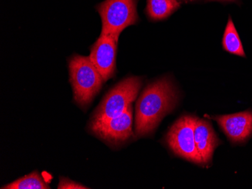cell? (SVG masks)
Listing matches in <instances>:
<instances>
[{
  "instance_id": "obj_1",
  "label": "cell",
  "mask_w": 252,
  "mask_h": 189,
  "mask_svg": "<svg viewBox=\"0 0 252 189\" xmlns=\"http://www.w3.org/2000/svg\"><path fill=\"white\" fill-rule=\"evenodd\" d=\"M178 94L168 77L148 84L137 100L135 108L136 136L152 135L162 118L175 108Z\"/></svg>"
},
{
  "instance_id": "obj_2",
  "label": "cell",
  "mask_w": 252,
  "mask_h": 189,
  "mask_svg": "<svg viewBox=\"0 0 252 189\" xmlns=\"http://www.w3.org/2000/svg\"><path fill=\"white\" fill-rule=\"evenodd\" d=\"M69 73L75 102L86 109L101 90L104 79L90 57L79 54L69 60Z\"/></svg>"
},
{
  "instance_id": "obj_3",
  "label": "cell",
  "mask_w": 252,
  "mask_h": 189,
  "mask_svg": "<svg viewBox=\"0 0 252 189\" xmlns=\"http://www.w3.org/2000/svg\"><path fill=\"white\" fill-rule=\"evenodd\" d=\"M142 83L141 78L131 76L116 84L104 96L92 120L105 121L123 114L135 101Z\"/></svg>"
},
{
  "instance_id": "obj_4",
  "label": "cell",
  "mask_w": 252,
  "mask_h": 189,
  "mask_svg": "<svg viewBox=\"0 0 252 189\" xmlns=\"http://www.w3.org/2000/svg\"><path fill=\"white\" fill-rule=\"evenodd\" d=\"M101 18L102 34L119 39L126 27L138 21L137 0H105L97 6Z\"/></svg>"
},
{
  "instance_id": "obj_5",
  "label": "cell",
  "mask_w": 252,
  "mask_h": 189,
  "mask_svg": "<svg viewBox=\"0 0 252 189\" xmlns=\"http://www.w3.org/2000/svg\"><path fill=\"white\" fill-rule=\"evenodd\" d=\"M195 117L185 115L172 125L167 134L166 142L174 153L196 164H204L194 136Z\"/></svg>"
},
{
  "instance_id": "obj_6",
  "label": "cell",
  "mask_w": 252,
  "mask_h": 189,
  "mask_svg": "<svg viewBox=\"0 0 252 189\" xmlns=\"http://www.w3.org/2000/svg\"><path fill=\"white\" fill-rule=\"evenodd\" d=\"M132 104L121 115L105 121L91 120L90 132L110 146H118L133 136Z\"/></svg>"
},
{
  "instance_id": "obj_7",
  "label": "cell",
  "mask_w": 252,
  "mask_h": 189,
  "mask_svg": "<svg viewBox=\"0 0 252 189\" xmlns=\"http://www.w3.org/2000/svg\"><path fill=\"white\" fill-rule=\"evenodd\" d=\"M119 39L108 34L99 36L91 49L89 55L104 81H108L115 76L116 58Z\"/></svg>"
},
{
  "instance_id": "obj_8",
  "label": "cell",
  "mask_w": 252,
  "mask_h": 189,
  "mask_svg": "<svg viewBox=\"0 0 252 189\" xmlns=\"http://www.w3.org/2000/svg\"><path fill=\"white\" fill-rule=\"evenodd\" d=\"M233 145H243L252 136V110L211 117Z\"/></svg>"
},
{
  "instance_id": "obj_9",
  "label": "cell",
  "mask_w": 252,
  "mask_h": 189,
  "mask_svg": "<svg viewBox=\"0 0 252 189\" xmlns=\"http://www.w3.org/2000/svg\"><path fill=\"white\" fill-rule=\"evenodd\" d=\"M194 136L198 152L204 164L212 163L214 152L221 144L210 122L195 117Z\"/></svg>"
},
{
  "instance_id": "obj_10",
  "label": "cell",
  "mask_w": 252,
  "mask_h": 189,
  "mask_svg": "<svg viewBox=\"0 0 252 189\" xmlns=\"http://www.w3.org/2000/svg\"><path fill=\"white\" fill-rule=\"evenodd\" d=\"M181 6L178 0H147V14L153 21L169 17Z\"/></svg>"
},
{
  "instance_id": "obj_11",
  "label": "cell",
  "mask_w": 252,
  "mask_h": 189,
  "mask_svg": "<svg viewBox=\"0 0 252 189\" xmlns=\"http://www.w3.org/2000/svg\"><path fill=\"white\" fill-rule=\"evenodd\" d=\"M222 46L224 51L228 53L239 56V57H246L243 43L231 17H229L226 28H225L223 39H222Z\"/></svg>"
},
{
  "instance_id": "obj_12",
  "label": "cell",
  "mask_w": 252,
  "mask_h": 189,
  "mask_svg": "<svg viewBox=\"0 0 252 189\" xmlns=\"http://www.w3.org/2000/svg\"><path fill=\"white\" fill-rule=\"evenodd\" d=\"M5 189H49V185L37 171H33L24 177H21L13 183L2 186Z\"/></svg>"
},
{
  "instance_id": "obj_13",
  "label": "cell",
  "mask_w": 252,
  "mask_h": 189,
  "mask_svg": "<svg viewBox=\"0 0 252 189\" xmlns=\"http://www.w3.org/2000/svg\"><path fill=\"white\" fill-rule=\"evenodd\" d=\"M58 189H86L89 188L83 186L80 183H76L73 180H69L67 178L61 177Z\"/></svg>"
},
{
  "instance_id": "obj_14",
  "label": "cell",
  "mask_w": 252,
  "mask_h": 189,
  "mask_svg": "<svg viewBox=\"0 0 252 189\" xmlns=\"http://www.w3.org/2000/svg\"><path fill=\"white\" fill-rule=\"evenodd\" d=\"M218 1H222V2H235L236 0H218Z\"/></svg>"
},
{
  "instance_id": "obj_15",
  "label": "cell",
  "mask_w": 252,
  "mask_h": 189,
  "mask_svg": "<svg viewBox=\"0 0 252 189\" xmlns=\"http://www.w3.org/2000/svg\"><path fill=\"white\" fill-rule=\"evenodd\" d=\"M185 1H186V2H188V1H191V2H192V1H194V0H185Z\"/></svg>"
}]
</instances>
